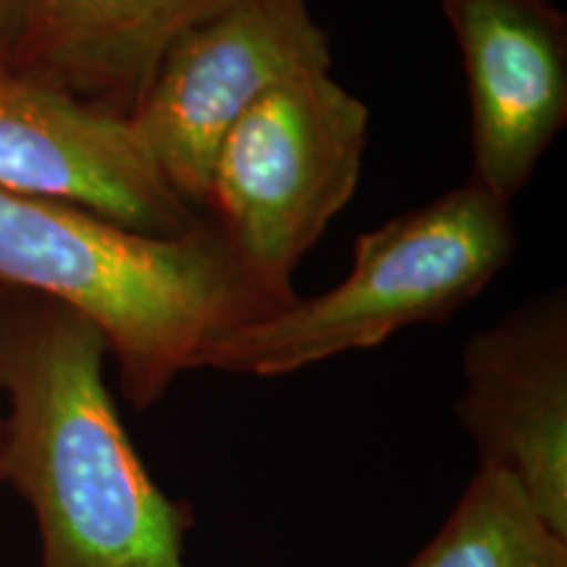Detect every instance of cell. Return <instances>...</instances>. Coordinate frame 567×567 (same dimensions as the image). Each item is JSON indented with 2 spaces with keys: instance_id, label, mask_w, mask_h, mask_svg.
I'll return each mask as SVG.
<instances>
[{
  "instance_id": "obj_11",
  "label": "cell",
  "mask_w": 567,
  "mask_h": 567,
  "mask_svg": "<svg viewBox=\"0 0 567 567\" xmlns=\"http://www.w3.org/2000/svg\"><path fill=\"white\" fill-rule=\"evenodd\" d=\"M13 45V6L11 0H0V61L9 63Z\"/></svg>"
},
{
  "instance_id": "obj_7",
  "label": "cell",
  "mask_w": 567,
  "mask_h": 567,
  "mask_svg": "<svg viewBox=\"0 0 567 567\" xmlns=\"http://www.w3.org/2000/svg\"><path fill=\"white\" fill-rule=\"evenodd\" d=\"M457 417L478 467L515 481L567 538V300L563 289L467 339Z\"/></svg>"
},
{
  "instance_id": "obj_2",
  "label": "cell",
  "mask_w": 567,
  "mask_h": 567,
  "mask_svg": "<svg viewBox=\"0 0 567 567\" xmlns=\"http://www.w3.org/2000/svg\"><path fill=\"white\" fill-rule=\"evenodd\" d=\"M0 287L74 310L95 326L132 408L147 410L203 352L287 308L216 221L153 237L80 205L0 189Z\"/></svg>"
},
{
  "instance_id": "obj_3",
  "label": "cell",
  "mask_w": 567,
  "mask_h": 567,
  "mask_svg": "<svg viewBox=\"0 0 567 567\" xmlns=\"http://www.w3.org/2000/svg\"><path fill=\"white\" fill-rule=\"evenodd\" d=\"M515 252L509 205L467 179L354 243L350 276L329 292L216 339L200 365L274 379L337 354L371 350L400 329L442 323Z\"/></svg>"
},
{
  "instance_id": "obj_4",
  "label": "cell",
  "mask_w": 567,
  "mask_h": 567,
  "mask_svg": "<svg viewBox=\"0 0 567 567\" xmlns=\"http://www.w3.org/2000/svg\"><path fill=\"white\" fill-rule=\"evenodd\" d=\"M368 109L329 71L276 84L213 155L205 210L260 279L292 292V271L352 200Z\"/></svg>"
},
{
  "instance_id": "obj_1",
  "label": "cell",
  "mask_w": 567,
  "mask_h": 567,
  "mask_svg": "<svg viewBox=\"0 0 567 567\" xmlns=\"http://www.w3.org/2000/svg\"><path fill=\"white\" fill-rule=\"evenodd\" d=\"M0 310L9 417L0 481L32 507L42 567H187L193 513L158 488L105 386L109 347L74 310L24 292Z\"/></svg>"
},
{
  "instance_id": "obj_10",
  "label": "cell",
  "mask_w": 567,
  "mask_h": 567,
  "mask_svg": "<svg viewBox=\"0 0 567 567\" xmlns=\"http://www.w3.org/2000/svg\"><path fill=\"white\" fill-rule=\"evenodd\" d=\"M405 567H567V538L513 478L478 467L444 526Z\"/></svg>"
},
{
  "instance_id": "obj_12",
  "label": "cell",
  "mask_w": 567,
  "mask_h": 567,
  "mask_svg": "<svg viewBox=\"0 0 567 567\" xmlns=\"http://www.w3.org/2000/svg\"><path fill=\"white\" fill-rule=\"evenodd\" d=\"M0 446H3V421H0Z\"/></svg>"
},
{
  "instance_id": "obj_9",
  "label": "cell",
  "mask_w": 567,
  "mask_h": 567,
  "mask_svg": "<svg viewBox=\"0 0 567 567\" xmlns=\"http://www.w3.org/2000/svg\"><path fill=\"white\" fill-rule=\"evenodd\" d=\"M229 0H11L9 63L130 122L182 34Z\"/></svg>"
},
{
  "instance_id": "obj_6",
  "label": "cell",
  "mask_w": 567,
  "mask_h": 567,
  "mask_svg": "<svg viewBox=\"0 0 567 567\" xmlns=\"http://www.w3.org/2000/svg\"><path fill=\"white\" fill-rule=\"evenodd\" d=\"M0 189L80 205L126 229L182 237L200 216L132 124L0 61Z\"/></svg>"
},
{
  "instance_id": "obj_5",
  "label": "cell",
  "mask_w": 567,
  "mask_h": 567,
  "mask_svg": "<svg viewBox=\"0 0 567 567\" xmlns=\"http://www.w3.org/2000/svg\"><path fill=\"white\" fill-rule=\"evenodd\" d=\"M329 66V38L308 0H229L176 40L130 124L166 182L205 210L229 126L276 84Z\"/></svg>"
},
{
  "instance_id": "obj_8",
  "label": "cell",
  "mask_w": 567,
  "mask_h": 567,
  "mask_svg": "<svg viewBox=\"0 0 567 567\" xmlns=\"http://www.w3.org/2000/svg\"><path fill=\"white\" fill-rule=\"evenodd\" d=\"M471 101V182L513 203L567 118V19L551 0H444Z\"/></svg>"
}]
</instances>
